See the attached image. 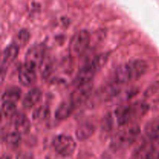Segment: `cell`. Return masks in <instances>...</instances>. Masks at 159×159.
I'll list each match as a JSON object with an SVG mask.
<instances>
[{"label":"cell","mask_w":159,"mask_h":159,"mask_svg":"<svg viewBox=\"0 0 159 159\" xmlns=\"http://www.w3.org/2000/svg\"><path fill=\"white\" fill-rule=\"evenodd\" d=\"M17 159H32V157L29 153H21L18 155Z\"/></svg>","instance_id":"cell-23"},{"label":"cell","mask_w":159,"mask_h":159,"mask_svg":"<svg viewBox=\"0 0 159 159\" xmlns=\"http://www.w3.org/2000/svg\"><path fill=\"white\" fill-rule=\"evenodd\" d=\"M53 147L56 152L63 157L73 155L76 148V142L72 137L67 134H59L53 140Z\"/></svg>","instance_id":"cell-6"},{"label":"cell","mask_w":159,"mask_h":159,"mask_svg":"<svg viewBox=\"0 0 159 159\" xmlns=\"http://www.w3.org/2000/svg\"><path fill=\"white\" fill-rule=\"evenodd\" d=\"M44 48L42 44H34L28 49L25 57V64L37 70L44 59Z\"/></svg>","instance_id":"cell-7"},{"label":"cell","mask_w":159,"mask_h":159,"mask_svg":"<svg viewBox=\"0 0 159 159\" xmlns=\"http://www.w3.org/2000/svg\"><path fill=\"white\" fill-rule=\"evenodd\" d=\"M16 38H17V41H18V43H16L18 44L19 46H20V44L21 45L26 44L30 39L29 32L26 31V30H20V33L18 34Z\"/></svg>","instance_id":"cell-22"},{"label":"cell","mask_w":159,"mask_h":159,"mask_svg":"<svg viewBox=\"0 0 159 159\" xmlns=\"http://www.w3.org/2000/svg\"><path fill=\"white\" fill-rule=\"evenodd\" d=\"M42 98V92L40 89L34 88L30 90L26 94L22 104L23 107L26 109H30L34 107L36 104L38 103Z\"/></svg>","instance_id":"cell-13"},{"label":"cell","mask_w":159,"mask_h":159,"mask_svg":"<svg viewBox=\"0 0 159 159\" xmlns=\"http://www.w3.org/2000/svg\"><path fill=\"white\" fill-rule=\"evenodd\" d=\"M108 60V54H100L89 61L79 70L75 78V84L78 85H84L92 82L96 73L104 66Z\"/></svg>","instance_id":"cell-2"},{"label":"cell","mask_w":159,"mask_h":159,"mask_svg":"<svg viewBox=\"0 0 159 159\" xmlns=\"http://www.w3.org/2000/svg\"><path fill=\"white\" fill-rule=\"evenodd\" d=\"M141 159H159V144L151 146L143 154Z\"/></svg>","instance_id":"cell-20"},{"label":"cell","mask_w":159,"mask_h":159,"mask_svg":"<svg viewBox=\"0 0 159 159\" xmlns=\"http://www.w3.org/2000/svg\"><path fill=\"white\" fill-rule=\"evenodd\" d=\"M95 130H96V127L93 123H82L78 127L76 130V138L79 141H85L94 134Z\"/></svg>","instance_id":"cell-14"},{"label":"cell","mask_w":159,"mask_h":159,"mask_svg":"<svg viewBox=\"0 0 159 159\" xmlns=\"http://www.w3.org/2000/svg\"><path fill=\"white\" fill-rule=\"evenodd\" d=\"M2 159H9V158L8 156H5L4 155V156L2 157Z\"/></svg>","instance_id":"cell-24"},{"label":"cell","mask_w":159,"mask_h":159,"mask_svg":"<svg viewBox=\"0 0 159 159\" xmlns=\"http://www.w3.org/2000/svg\"><path fill=\"white\" fill-rule=\"evenodd\" d=\"M92 91H93L92 82L78 85L77 88L74 90L72 94L71 95V97L69 99L74 103L75 107H78L84 103L89 98Z\"/></svg>","instance_id":"cell-8"},{"label":"cell","mask_w":159,"mask_h":159,"mask_svg":"<svg viewBox=\"0 0 159 159\" xmlns=\"http://www.w3.org/2000/svg\"><path fill=\"white\" fill-rule=\"evenodd\" d=\"M111 140L112 148L115 149L124 148L133 144L141 134V128L138 124H132L124 126Z\"/></svg>","instance_id":"cell-4"},{"label":"cell","mask_w":159,"mask_h":159,"mask_svg":"<svg viewBox=\"0 0 159 159\" xmlns=\"http://www.w3.org/2000/svg\"><path fill=\"white\" fill-rule=\"evenodd\" d=\"M16 113V104L9 102H2V115L4 117H12Z\"/></svg>","instance_id":"cell-18"},{"label":"cell","mask_w":159,"mask_h":159,"mask_svg":"<svg viewBox=\"0 0 159 159\" xmlns=\"http://www.w3.org/2000/svg\"><path fill=\"white\" fill-rule=\"evenodd\" d=\"M144 132L149 139L155 141H159V116L152 119L146 124Z\"/></svg>","instance_id":"cell-15"},{"label":"cell","mask_w":159,"mask_h":159,"mask_svg":"<svg viewBox=\"0 0 159 159\" xmlns=\"http://www.w3.org/2000/svg\"><path fill=\"white\" fill-rule=\"evenodd\" d=\"M49 115V109L47 107H40L35 110L33 113L34 120H43L48 117Z\"/></svg>","instance_id":"cell-21"},{"label":"cell","mask_w":159,"mask_h":159,"mask_svg":"<svg viewBox=\"0 0 159 159\" xmlns=\"http://www.w3.org/2000/svg\"><path fill=\"white\" fill-rule=\"evenodd\" d=\"M22 134L11 126L9 130H6V133H2V140L11 147H16L21 141Z\"/></svg>","instance_id":"cell-16"},{"label":"cell","mask_w":159,"mask_h":159,"mask_svg":"<svg viewBox=\"0 0 159 159\" xmlns=\"http://www.w3.org/2000/svg\"><path fill=\"white\" fill-rule=\"evenodd\" d=\"M91 35L86 30H81L76 32L69 42V54L71 57H77L82 55L89 48Z\"/></svg>","instance_id":"cell-5"},{"label":"cell","mask_w":159,"mask_h":159,"mask_svg":"<svg viewBox=\"0 0 159 159\" xmlns=\"http://www.w3.org/2000/svg\"><path fill=\"white\" fill-rule=\"evenodd\" d=\"M20 46L16 43L9 45L2 53V69H5L15 61L18 56Z\"/></svg>","instance_id":"cell-11"},{"label":"cell","mask_w":159,"mask_h":159,"mask_svg":"<svg viewBox=\"0 0 159 159\" xmlns=\"http://www.w3.org/2000/svg\"><path fill=\"white\" fill-rule=\"evenodd\" d=\"M148 107L143 102H135L131 105H123L118 107L114 113L116 124L120 127L130 124L132 120L143 116L147 112Z\"/></svg>","instance_id":"cell-3"},{"label":"cell","mask_w":159,"mask_h":159,"mask_svg":"<svg viewBox=\"0 0 159 159\" xmlns=\"http://www.w3.org/2000/svg\"><path fill=\"white\" fill-rule=\"evenodd\" d=\"M75 108V106L71 102V99H66L56 109L55 118L57 120H65L71 116Z\"/></svg>","instance_id":"cell-12"},{"label":"cell","mask_w":159,"mask_h":159,"mask_svg":"<svg viewBox=\"0 0 159 159\" xmlns=\"http://www.w3.org/2000/svg\"><path fill=\"white\" fill-rule=\"evenodd\" d=\"M37 70L31 67L28 66L26 64H23L20 67L19 69V80L20 83L24 86L32 85L37 80Z\"/></svg>","instance_id":"cell-9"},{"label":"cell","mask_w":159,"mask_h":159,"mask_svg":"<svg viewBox=\"0 0 159 159\" xmlns=\"http://www.w3.org/2000/svg\"><path fill=\"white\" fill-rule=\"evenodd\" d=\"M21 96V92L19 88L12 87L5 91L2 96V102H9L17 103Z\"/></svg>","instance_id":"cell-17"},{"label":"cell","mask_w":159,"mask_h":159,"mask_svg":"<svg viewBox=\"0 0 159 159\" xmlns=\"http://www.w3.org/2000/svg\"><path fill=\"white\" fill-rule=\"evenodd\" d=\"M52 61H51V59L49 57H44L43 62L40 65V73H41V75L43 78H47L51 72V70H52Z\"/></svg>","instance_id":"cell-19"},{"label":"cell","mask_w":159,"mask_h":159,"mask_svg":"<svg viewBox=\"0 0 159 159\" xmlns=\"http://www.w3.org/2000/svg\"><path fill=\"white\" fill-rule=\"evenodd\" d=\"M12 119V126L14 129L20 132L21 134H26L29 131L30 127V123L26 115L23 113H16L11 117Z\"/></svg>","instance_id":"cell-10"},{"label":"cell","mask_w":159,"mask_h":159,"mask_svg":"<svg viewBox=\"0 0 159 159\" xmlns=\"http://www.w3.org/2000/svg\"><path fill=\"white\" fill-rule=\"evenodd\" d=\"M148 65L144 60L134 59L123 64L115 72V79L119 84H127L142 77Z\"/></svg>","instance_id":"cell-1"}]
</instances>
